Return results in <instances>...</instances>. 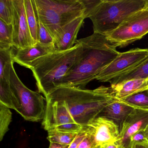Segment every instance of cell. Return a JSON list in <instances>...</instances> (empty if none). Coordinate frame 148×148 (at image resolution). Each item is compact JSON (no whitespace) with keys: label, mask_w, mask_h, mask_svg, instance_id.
I'll return each mask as SVG.
<instances>
[{"label":"cell","mask_w":148,"mask_h":148,"mask_svg":"<svg viewBox=\"0 0 148 148\" xmlns=\"http://www.w3.org/2000/svg\"><path fill=\"white\" fill-rule=\"evenodd\" d=\"M77 41L83 47L82 58L66 74L60 86L84 89L120 53L117 50L116 45L107 36L99 34L93 33Z\"/></svg>","instance_id":"6da1fadb"},{"label":"cell","mask_w":148,"mask_h":148,"mask_svg":"<svg viewBox=\"0 0 148 148\" xmlns=\"http://www.w3.org/2000/svg\"><path fill=\"white\" fill-rule=\"evenodd\" d=\"M65 107L75 123L84 127L99 116L103 110L115 99L97 90L58 86L45 97Z\"/></svg>","instance_id":"7a4b0ae2"},{"label":"cell","mask_w":148,"mask_h":148,"mask_svg":"<svg viewBox=\"0 0 148 148\" xmlns=\"http://www.w3.org/2000/svg\"><path fill=\"white\" fill-rule=\"evenodd\" d=\"M82 53V45L77 40L69 50L52 52L32 62L28 68L32 71L39 92L46 97L59 86L66 74L81 59Z\"/></svg>","instance_id":"3957f363"},{"label":"cell","mask_w":148,"mask_h":148,"mask_svg":"<svg viewBox=\"0 0 148 148\" xmlns=\"http://www.w3.org/2000/svg\"><path fill=\"white\" fill-rule=\"evenodd\" d=\"M147 0H101L89 14L94 33L107 36L132 14L146 8Z\"/></svg>","instance_id":"277c9868"},{"label":"cell","mask_w":148,"mask_h":148,"mask_svg":"<svg viewBox=\"0 0 148 148\" xmlns=\"http://www.w3.org/2000/svg\"><path fill=\"white\" fill-rule=\"evenodd\" d=\"M35 2L39 20L53 39L64 26L79 17L85 18L86 8L81 0H35Z\"/></svg>","instance_id":"5b68a950"},{"label":"cell","mask_w":148,"mask_h":148,"mask_svg":"<svg viewBox=\"0 0 148 148\" xmlns=\"http://www.w3.org/2000/svg\"><path fill=\"white\" fill-rule=\"evenodd\" d=\"M14 64V62L11 66L10 83L18 103L16 111L27 121L38 122L43 120L46 108V98L25 85L18 77Z\"/></svg>","instance_id":"8992f818"},{"label":"cell","mask_w":148,"mask_h":148,"mask_svg":"<svg viewBox=\"0 0 148 148\" xmlns=\"http://www.w3.org/2000/svg\"><path fill=\"white\" fill-rule=\"evenodd\" d=\"M148 33V10L145 8L129 16L107 37L118 47H123Z\"/></svg>","instance_id":"52a82bcc"},{"label":"cell","mask_w":148,"mask_h":148,"mask_svg":"<svg viewBox=\"0 0 148 148\" xmlns=\"http://www.w3.org/2000/svg\"><path fill=\"white\" fill-rule=\"evenodd\" d=\"M148 57V49L136 48L120 52L110 63L101 69L96 79L109 82L119 75L130 71Z\"/></svg>","instance_id":"ba28073f"},{"label":"cell","mask_w":148,"mask_h":148,"mask_svg":"<svg viewBox=\"0 0 148 148\" xmlns=\"http://www.w3.org/2000/svg\"><path fill=\"white\" fill-rule=\"evenodd\" d=\"M84 130L96 148L117 142L120 132L119 126L114 121L102 116L92 120Z\"/></svg>","instance_id":"9c48e42d"},{"label":"cell","mask_w":148,"mask_h":148,"mask_svg":"<svg viewBox=\"0 0 148 148\" xmlns=\"http://www.w3.org/2000/svg\"><path fill=\"white\" fill-rule=\"evenodd\" d=\"M13 42L17 49L35 45L27 20L24 0H13Z\"/></svg>","instance_id":"30bf717a"},{"label":"cell","mask_w":148,"mask_h":148,"mask_svg":"<svg viewBox=\"0 0 148 148\" xmlns=\"http://www.w3.org/2000/svg\"><path fill=\"white\" fill-rule=\"evenodd\" d=\"M148 124V109H134L125 119L120 128L117 142L125 148L131 137L143 130Z\"/></svg>","instance_id":"8fae6325"},{"label":"cell","mask_w":148,"mask_h":148,"mask_svg":"<svg viewBox=\"0 0 148 148\" xmlns=\"http://www.w3.org/2000/svg\"><path fill=\"white\" fill-rule=\"evenodd\" d=\"M145 80H130L117 84L112 85L109 87L101 86L96 89L106 96L116 100H120L133 94L144 91Z\"/></svg>","instance_id":"7c38bea8"},{"label":"cell","mask_w":148,"mask_h":148,"mask_svg":"<svg viewBox=\"0 0 148 148\" xmlns=\"http://www.w3.org/2000/svg\"><path fill=\"white\" fill-rule=\"evenodd\" d=\"M85 19L84 17L77 18L61 29L54 39L53 52L67 51L74 46L78 33L84 24Z\"/></svg>","instance_id":"4fadbf2b"},{"label":"cell","mask_w":148,"mask_h":148,"mask_svg":"<svg viewBox=\"0 0 148 148\" xmlns=\"http://www.w3.org/2000/svg\"><path fill=\"white\" fill-rule=\"evenodd\" d=\"M53 51V47L47 46L38 43L33 46L17 49L14 54V61L26 68H29L33 61Z\"/></svg>","instance_id":"5bb4252c"},{"label":"cell","mask_w":148,"mask_h":148,"mask_svg":"<svg viewBox=\"0 0 148 148\" xmlns=\"http://www.w3.org/2000/svg\"><path fill=\"white\" fill-rule=\"evenodd\" d=\"M134 109L136 108L115 99L102 110L98 116L103 117L114 121L120 129L125 119Z\"/></svg>","instance_id":"9a60e30c"},{"label":"cell","mask_w":148,"mask_h":148,"mask_svg":"<svg viewBox=\"0 0 148 148\" xmlns=\"http://www.w3.org/2000/svg\"><path fill=\"white\" fill-rule=\"evenodd\" d=\"M148 78V57L132 70L119 75L109 82L112 85L117 84L135 79H146Z\"/></svg>","instance_id":"2e32d148"},{"label":"cell","mask_w":148,"mask_h":148,"mask_svg":"<svg viewBox=\"0 0 148 148\" xmlns=\"http://www.w3.org/2000/svg\"><path fill=\"white\" fill-rule=\"evenodd\" d=\"M27 20L30 32L35 45L39 40L38 15L35 0H24Z\"/></svg>","instance_id":"e0dca14e"},{"label":"cell","mask_w":148,"mask_h":148,"mask_svg":"<svg viewBox=\"0 0 148 148\" xmlns=\"http://www.w3.org/2000/svg\"><path fill=\"white\" fill-rule=\"evenodd\" d=\"M0 103L10 109L17 110L18 105L10 85V79L0 78Z\"/></svg>","instance_id":"ac0fdd59"},{"label":"cell","mask_w":148,"mask_h":148,"mask_svg":"<svg viewBox=\"0 0 148 148\" xmlns=\"http://www.w3.org/2000/svg\"><path fill=\"white\" fill-rule=\"evenodd\" d=\"M13 47L12 26L0 20V50H8Z\"/></svg>","instance_id":"d6986e66"},{"label":"cell","mask_w":148,"mask_h":148,"mask_svg":"<svg viewBox=\"0 0 148 148\" xmlns=\"http://www.w3.org/2000/svg\"><path fill=\"white\" fill-rule=\"evenodd\" d=\"M117 100L133 108L148 109V91L136 93L123 99Z\"/></svg>","instance_id":"ffe728a7"},{"label":"cell","mask_w":148,"mask_h":148,"mask_svg":"<svg viewBox=\"0 0 148 148\" xmlns=\"http://www.w3.org/2000/svg\"><path fill=\"white\" fill-rule=\"evenodd\" d=\"M47 132V139L50 143H57L68 145L72 143L79 133L61 132L54 130H50Z\"/></svg>","instance_id":"44dd1931"},{"label":"cell","mask_w":148,"mask_h":148,"mask_svg":"<svg viewBox=\"0 0 148 148\" xmlns=\"http://www.w3.org/2000/svg\"><path fill=\"white\" fill-rule=\"evenodd\" d=\"M10 108L0 103V141L9 130L12 121V113Z\"/></svg>","instance_id":"7402d4cb"},{"label":"cell","mask_w":148,"mask_h":148,"mask_svg":"<svg viewBox=\"0 0 148 148\" xmlns=\"http://www.w3.org/2000/svg\"><path fill=\"white\" fill-rule=\"evenodd\" d=\"M13 0H0V20L7 25H12Z\"/></svg>","instance_id":"603a6c76"},{"label":"cell","mask_w":148,"mask_h":148,"mask_svg":"<svg viewBox=\"0 0 148 148\" xmlns=\"http://www.w3.org/2000/svg\"><path fill=\"white\" fill-rule=\"evenodd\" d=\"M38 43L53 47L54 39L48 30L39 21V40Z\"/></svg>","instance_id":"cb8c5ba5"},{"label":"cell","mask_w":148,"mask_h":148,"mask_svg":"<svg viewBox=\"0 0 148 148\" xmlns=\"http://www.w3.org/2000/svg\"><path fill=\"white\" fill-rule=\"evenodd\" d=\"M83 129L84 127L76 123H72L58 125L51 130H54L58 131L68 133H78L83 130Z\"/></svg>","instance_id":"d4e9b609"},{"label":"cell","mask_w":148,"mask_h":148,"mask_svg":"<svg viewBox=\"0 0 148 148\" xmlns=\"http://www.w3.org/2000/svg\"><path fill=\"white\" fill-rule=\"evenodd\" d=\"M81 1L86 8L85 14V19L88 18L89 14L92 11L101 1V0H81Z\"/></svg>","instance_id":"484cf974"},{"label":"cell","mask_w":148,"mask_h":148,"mask_svg":"<svg viewBox=\"0 0 148 148\" xmlns=\"http://www.w3.org/2000/svg\"><path fill=\"white\" fill-rule=\"evenodd\" d=\"M86 133L83 129V130L78 133L77 136L75 138L72 143L69 145L68 148H77L82 142L83 139L85 138Z\"/></svg>","instance_id":"4316f807"},{"label":"cell","mask_w":148,"mask_h":148,"mask_svg":"<svg viewBox=\"0 0 148 148\" xmlns=\"http://www.w3.org/2000/svg\"><path fill=\"white\" fill-rule=\"evenodd\" d=\"M145 140H146V139L143 130L136 132L131 137L129 140V144L132 142H141Z\"/></svg>","instance_id":"83f0119b"},{"label":"cell","mask_w":148,"mask_h":148,"mask_svg":"<svg viewBox=\"0 0 148 148\" xmlns=\"http://www.w3.org/2000/svg\"><path fill=\"white\" fill-rule=\"evenodd\" d=\"M125 148H148V141L133 142L130 143Z\"/></svg>","instance_id":"f1b7e54d"},{"label":"cell","mask_w":148,"mask_h":148,"mask_svg":"<svg viewBox=\"0 0 148 148\" xmlns=\"http://www.w3.org/2000/svg\"><path fill=\"white\" fill-rule=\"evenodd\" d=\"M77 148H96L92 142L91 139L87 136H86L85 138L83 139L81 143L79 144Z\"/></svg>","instance_id":"f546056e"},{"label":"cell","mask_w":148,"mask_h":148,"mask_svg":"<svg viewBox=\"0 0 148 148\" xmlns=\"http://www.w3.org/2000/svg\"><path fill=\"white\" fill-rule=\"evenodd\" d=\"M69 145L60 144L57 143H50L49 148H68Z\"/></svg>","instance_id":"4dcf8cb0"},{"label":"cell","mask_w":148,"mask_h":148,"mask_svg":"<svg viewBox=\"0 0 148 148\" xmlns=\"http://www.w3.org/2000/svg\"><path fill=\"white\" fill-rule=\"evenodd\" d=\"M143 132L145 136V139L146 140L148 141V124L145 128L144 129Z\"/></svg>","instance_id":"1f68e13d"},{"label":"cell","mask_w":148,"mask_h":148,"mask_svg":"<svg viewBox=\"0 0 148 148\" xmlns=\"http://www.w3.org/2000/svg\"><path fill=\"white\" fill-rule=\"evenodd\" d=\"M148 91V78L145 80V86L144 89V91Z\"/></svg>","instance_id":"d6a6232c"},{"label":"cell","mask_w":148,"mask_h":148,"mask_svg":"<svg viewBox=\"0 0 148 148\" xmlns=\"http://www.w3.org/2000/svg\"><path fill=\"white\" fill-rule=\"evenodd\" d=\"M145 9L148 10V0H147V5H146V7Z\"/></svg>","instance_id":"836d02e7"},{"label":"cell","mask_w":148,"mask_h":148,"mask_svg":"<svg viewBox=\"0 0 148 148\" xmlns=\"http://www.w3.org/2000/svg\"><path fill=\"white\" fill-rule=\"evenodd\" d=\"M103 148V147H97V148Z\"/></svg>","instance_id":"e575fe53"}]
</instances>
